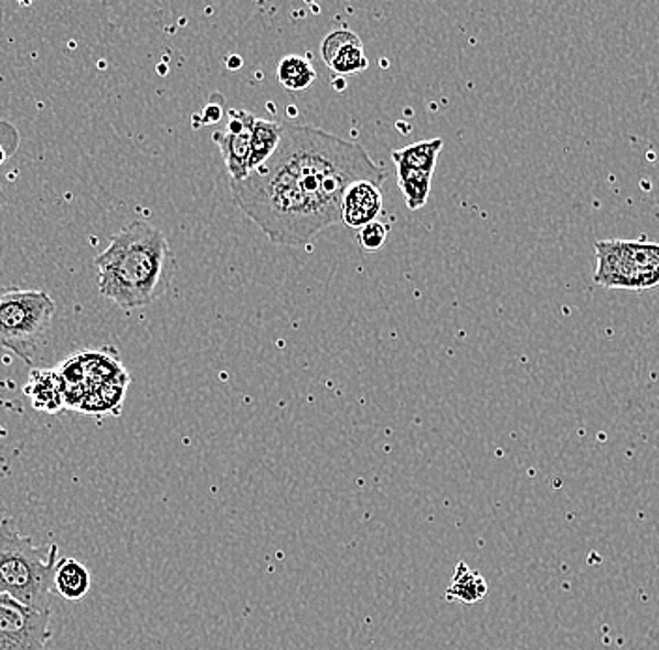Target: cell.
<instances>
[{
	"instance_id": "cell-18",
	"label": "cell",
	"mask_w": 659,
	"mask_h": 650,
	"mask_svg": "<svg viewBox=\"0 0 659 650\" xmlns=\"http://www.w3.org/2000/svg\"><path fill=\"white\" fill-rule=\"evenodd\" d=\"M4 160H7V150H4V147L0 145V163H2Z\"/></svg>"
},
{
	"instance_id": "cell-10",
	"label": "cell",
	"mask_w": 659,
	"mask_h": 650,
	"mask_svg": "<svg viewBox=\"0 0 659 650\" xmlns=\"http://www.w3.org/2000/svg\"><path fill=\"white\" fill-rule=\"evenodd\" d=\"M382 212L381 187L368 180L354 182L347 188L341 205V222L351 230H362L365 225L376 222Z\"/></svg>"
},
{
	"instance_id": "cell-12",
	"label": "cell",
	"mask_w": 659,
	"mask_h": 650,
	"mask_svg": "<svg viewBox=\"0 0 659 650\" xmlns=\"http://www.w3.org/2000/svg\"><path fill=\"white\" fill-rule=\"evenodd\" d=\"M53 588L70 601H79L91 590V572L75 558H59L53 576Z\"/></svg>"
},
{
	"instance_id": "cell-14",
	"label": "cell",
	"mask_w": 659,
	"mask_h": 650,
	"mask_svg": "<svg viewBox=\"0 0 659 650\" xmlns=\"http://www.w3.org/2000/svg\"><path fill=\"white\" fill-rule=\"evenodd\" d=\"M284 128L279 122L265 120V118L255 117L253 122L252 136V156H249V173L265 166L270 160V156L276 152L281 141Z\"/></svg>"
},
{
	"instance_id": "cell-11",
	"label": "cell",
	"mask_w": 659,
	"mask_h": 650,
	"mask_svg": "<svg viewBox=\"0 0 659 650\" xmlns=\"http://www.w3.org/2000/svg\"><path fill=\"white\" fill-rule=\"evenodd\" d=\"M32 405L45 413H56L64 407V383L56 370H34L25 386Z\"/></svg>"
},
{
	"instance_id": "cell-16",
	"label": "cell",
	"mask_w": 659,
	"mask_h": 650,
	"mask_svg": "<svg viewBox=\"0 0 659 650\" xmlns=\"http://www.w3.org/2000/svg\"><path fill=\"white\" fill-rule=\"evenodd\" d=\"M278 79L290 93H302L308 90L313 81L317 79L313 64L308 58L298 55L284 56L279 61Z\"/></svg>"
},
{
	"instance_id": "cell-5",
	"label": "cell",
	"mask_w": 659,
	"mask_h": 650,
	"mask_svg": "<svg viewBox=\"0 0 659 650\" xmlns=\"http://www.w3.org/2000/svg\"><path fill=\"white\" fill-rule=\"evenodd\" d=\"M594 249V284L624 291H647L659 286V244L615 238L596 242Z\"/></svg>"
},
{
	"instance_id": "cell-7",
	"label": "cell",
	"mask_w": 659,
	"mask_h": 650,
	"mask_svg": "<svg viewBox=\"0 0 659 650\" xmlns=\"http://www.w3.org/2000/svg\"><path fill=\"white\" fill-rule=\"evenodd\" d=\"M51 609H34L0 595V650H45L53 638Z\"/></svg>"
},
{
	"instance_id": "cell-13",
	"label": "cell",
	"mask_w": 659,
	"mask_h": 650,
	"mask_svg": "<svg viewBox=\"0 0 659 650\" xmlns=\"http://www.w3.org/2000/svg\"><path fill=\"white\" fill-rule=\"evenodd\" d=\"M130 381V375L126 373L111 383L99 384L88 392V396L81 402L79 411L91 413V415H105V413L118 415L123 411L124 396H126V388Z\"/></svg>"
},
{
	"instance_id": "cell-6",
	"label": "cell",
	"mask_w": 659,
	"mask_h": 650,
	"mask_svg": "<svg viewBox=\"0 0 659 650\" xmlns=\"http://www.w3.org/2000/svg\"><path fill=\"white\" fill-rule=\"evenodd\" d=\"M443 147V139L435 137L392 152L397 187L405 195L408 211H419L427 203Z\"/></svg>"
},
{
	"instance_id": "cell-3",
	"label": "cell",
	"mask_w": 659,
	"mask_h": 650,
	"mask_svg": "<svg viewBox=\"0 0 659 650\" xmlns=\"http://www.w3.org/2000/svg\"><path fill=\"white\" fill-rule=\"evenodd\" d=\"M59 545H36L15 529L12 518L0 520V595L34 609H51V588Z\"/></svg>"
},
{
	"instance_id": "cell-15",
	"label": "cell",
	"mask_w": 659,
	"mask_h": 650,
	"mask_svg": "<svg viewBox=\"0 0 659 650\" xmlns=\"http://www.w3.org/2000/svg\"><path fill=\"white\" fill-rule=\"evenodd\" d=\"M487 595V583L478 572L470 571L467 564L457 563L456 572L451 577L450 588L446 593L448 601H463V604H476Z\"/></svg>"
},
{
	"instance_id": "cell-17",
	"label": "cell",
	"mask_w": 659,
	"mask_h": 650,
	"mask_svg": "<svg viewBox=\"0 0 659 650\" xmlns=\"http://www.w3.org/2000/svg\"><path fill=\"white\" fill-rule=\"evenodd\" d=\"M389 238V225L373 222L358 231V244L365 252H379Z\"/></svg>"
},
{
	"instance_id": "cell-4",
	"label": "cell",
	"mask_w": 659,
	"mask_h": 650,
	"mask_svg": "<svg viewBox=\"0 0 659 650\" xmlns=\"http://www.w3.org/2000/svg\"><path fill=\"white\" fill-rule=\"evenodd\" d=\"M56 306L36 289H0V348L32 364L50 340Z\"/></svg>"
},
{
	"instance_id": "cell-2",
	"label": "cell",
	"mask_w": 659,
	"mask_h": 650,
	"mask_svg": "<svg viewBox=\"0 0 659 650\" xmlns=\"http://www.w3.org/2000/svg\"><path fill=\"white\" fill-rule=\"evenodd\" d=\"M94 265L98 268L99 295L128 311L166 295L177 267L166 235L142 222L115 233Z\"/></svg>"
},
{
	"instance_id": "cell-9",
	"label": "cell",
	"mask_w": 659,
	"mask_h": 650,
	"mask_svg": "<svg viewBox=\"0 0 659 650\" xmlns=\"http://www.w3.org/2000/svg\"><path fill=\"white\" fill-rule=\"evenodd\" d=\"M322 58L328 68L338 75H354L368 68L362 40L349 31H333L322 42Z\"/></svg>"
},
{
	"instance_id": "cell-8",
	"label": "cell",
	"mask_w": 659,
	"mask_h": 650,
	"mask_svg": "<svg viewBox=\"0 0 659 650\" xmlns=\"http://www.w3.org/2000/svg\"><path fill=\"white\" fill-rule=\"evenodd\" d=\"M255 115L244 109H231L227 113V125L223 130L214 131V143L222 150L227 166L231 182H241L249 174V156H252V136Z\"/></svg>"
},
{
	"instance_id": "cell-1",
	"label": "cell",
	"mask_w": 659,
	"mask_h": 650,
	"mask_svg": "<svg viewBox=\"0 0 659 650\" xmlns=\"http://www.w3.org/2000/svg\"><path fill=\"white\" fill-rule=\"evenodd\" d=\"M284 134L265 166L231 182L236 205L268 241L304 246L341 220L347 188L368 180L382 187L386 171L362 145L313 126L281 125Z\"/></svg>"
}]
</instances>
